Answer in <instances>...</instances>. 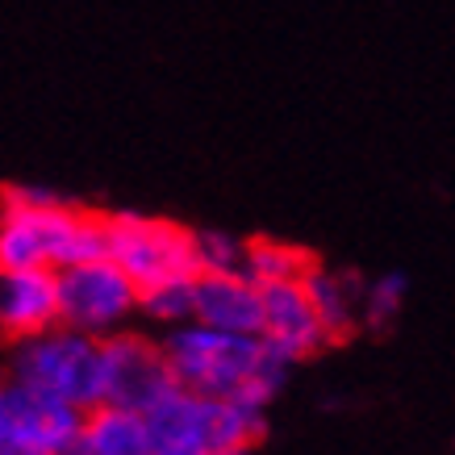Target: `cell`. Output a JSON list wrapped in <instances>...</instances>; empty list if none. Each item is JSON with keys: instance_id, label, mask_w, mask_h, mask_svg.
<instances>
[{"instance_id": "cell-15", "label": "cell", "mask_w": 455, "mask_h": 455, "mask_svg": "<svg viewBox=\"0 0 455 455\" xmlns=\"http://www.w3.org/2000/svg\"><path fill=\"white\" fill-rule=\"evenodd\" d=\"M193 289L196 280H167V284H155V289L142 292V309L155 317V322H164V326H184V322H193Z\"/></svg>"}, {"instance_id": "cell-7", "label": "cell", "mask_w": 455, "mask_h": 455, "mask_svg": "<svg viewBox=\"0 0 455 455\" xmlns=\"http://www.w3.org/2000/svg\"><path fill=\"white\" fill-rule=\"evenodd\" d=\"M167 388H176L164 347H151L139 334L105 339V405L125 410H151Z\"/></svg>"}, {"instance_id": "cell-9", "label": "cell", "mask_w": 455, "mask_h": 455, "mask_svg": "<svg viewBox=\"0 0 455 455\" xmlns=\"http://www.w3.org/2000/svg\"><path fill=\"white\" fill-rule=\"evenodd\" d=\"M193 322L226 334H259L263 289L247 272H201L193 289Z\"/></svg>"}, {"instance_id": "cell-6", "label": "cell", "mask_w": 455, "mask_h": 455, "mask_svg": "<svg viewBox=\"0 0 455 455\" xmlns=\"http://www.w3.org/2000/svg\"><path fill=\"white\" fill-rule=\"evenodd\" d=\"M142 289L125 276L122 267L100 255L88 263H71L59 272V305H63V326L84 334H109L125 317L139 309Z\"/></svg>"}, {"instance_id": "cell-2", "label": "cell", "mask_w": 455, "mask_h": 455, "mask_svg": "<svg viewBox=\"0 0 455 455\" xmlns=\"http://www.w3.org/2000/svg\"><path fill=\"white\" fill-rule=\"evenodd\" d=\"M105 218L71 209L46 188H9L0 209V272H63L105 255Z\"/></svg>"}, {"instance_id": "cell-17", "label": "cell", "mask_w": 455, "mask_h": 455, "mask_svg": "<svg viewBox=\"0 0 455 455\" xmlns=\"http://www.w3.org/2000/svg\"><path fill=\"white\" fill-rule=\"evenodd\" d=\"M196 259H201V272H243L247 243L221 235V230H201L196 235Z\"/></svg>"}, {"instance_id": "cell-14", "label": "cell", "mask_w": 455, "mask_h": 455, "mask_svg": "<svg viewBox=\"0 0 455 455\" xmlns=\"http://www.w3.org/2000/svg\"><path fill=\"white\" fill-rule=\"evenodd\" d=\"M243 272L259 289H267V284H284V280H305L314 272V263L305 259L297 247H289V243H247Z\"/></svg>"}, {"instance_id": "cell-5", "label": "cell", "mask_w": 455, "mask_h": 455, "mask_svg": "<svg viewBox=\"0 0 455 455\" xmlns=\"http://www.w3.org/2000/svg\"><path fill=\"white\" fill-rule=\"evenodd\" d=\"M105 255H109L125 276L142 292L167 280H196L201 259H196V235L176 221L142 218V213H117L105 218Z\"/></svg>"}, {"instance_id": "cell-18", "label": "cell", "mask_w": 455, "mask_h": 455, "mask_svg": "<svg viewBox=\"0 0 455 455\" xmlns=\"http://www.w3.org/2000/svg\"><path fill=\"white\" fill-rule=\"evenodd\" d=\"M13 439H17V414H13V385L4 380L0 385V455L13 451ZM17 455V451H13Z\"/></svg>"}, {"instance_id": "cell-13", "label": "cell", "mask_w": 455, "mask_h": 455, "mask_svg": "<svg viewBox=\"0 0 455 455\" xmlns=\"http://www.w3.org/2000/svg\"><path fill=\"white\" fill-rule=\"evenodd\" d=\"M305 284H309L317 317H322V326H326V339H343V334L355 331V322H363V317H359V284L355 280L314 267V272L305 276Z\"/></svg>"}, {"instance_id": "cell-19", "label": "cell", "mask_w": 455, "mask_h": 455, "mask_svg": "<svg viewBox=\"0 0 455 455\" xmlns=\"http://www.w3.org/2000/svg\"><path fill=\"white\" fill-rule=\"evenodd\" d=\"M9 455H13V451H9Z\"/></svg>"}, {"instance_id": "cell-16", "label": "cell", "mask_w": 455, "mask_h": 455, "mask_svg": "<svg viewBox=\"0 0 455 455\" xmlns=\"http://www.w3.org/2000/svg\"><path fill=\"white\" fill-rule=\"evenodd\" d=\"M405 305V280L401 276H376L359 284V317L368 326H388Z\"/></svg>"}, {"instance_id": "cell-4", "label": "cell", "mask_w": 455, "mask_h": 455, "mask_svg": "<svg viewBox=\"0 0 455 455\" xmlns=\"http://www.w3.org/2000/svg\"><path fill=\"white\" fill-rule=\"evenodd\" d=\"M9 380L92 414L105 405V339L71 326L21 339L9 363Z\"/></svg>"}, {"instance_id": "cell-3", "label": "cell", "mask_w": 455, "mask_h": 455, "mask_svg": "<svg viewBox=\"0 0 455 455\" xmlns=\"http://www.w3.org/2000/svg\"><path fill=\"white\" fill-rule=\"evenodd\" d=\"M155 455H221L251 451L263 435V405L235 397H205L193 388H167L147 410Z\"/></svg>"}, {"instance_id": "cell-12", "label": "cell", "mask_w": 455, "mask_h": 455, "mask_svg": "<svg viewBox=\"0 0 455 455\" xmlns=\"http://www.w3.org/2000/svg\"><path fill=\"white\" fill-rule=\"evenodd\" d=\"M76 455H155V435L142 410L97 405L84 418Z\"/></svg>"}, {"instance_id": "cell-8", "label": "cell", "mask_w": 455, "mask_h": 455, "mask_svg": "<svg viewBox=\"0 0 455 455\" xmlns=\"http://www.w3.org/2000/svg\"><path fill=\"white\" fill-rule=\"evenodd\" d=\"M13 414H17V439H13L17 455H76L84 418H88L68 401L42 397V393H29L21 385H13Z\"/></svg>"}, {"instance_id": "cell-10", "label": "cell", "mask_w": 455, "mask_h": 455, "mask_svg": "<svg viewBox=\"0 0 455 455\" xmlns=\"http://www.w3.org/2000/svg\"><path fill=\"white\" fill-rule=\"evenodd\" d=\"M63 326L59 305V272H0V331L9 339H34Z\"/></svg>"}, {"instance_id": "cell-1", "label": "cell", "mask_w": 455, "mask_h": 455, "mask_svg": "<svg viewBox=\"0 0 455 455\" xmlns=\"http://www.w3.org/2000/svg\"><path fill=\"white\" fill-rule=\"evenodd\" d=\"M164 359L180 388L205 397H235L267 405L289 380L292 359L259 334L209 331L201 322H184L164 339Z\"/></svg>"}, {"instance_id": "cell-11", "label": "cell", "mask_w": 455, "mask_h": 455, "mask_svg": "<svg viewBox=\"0 0 455 455\" xmlns=\"http://www.w3.org/2000/svg\"><path fill=\"white\" fill-rule=\"evenodd\" d=\"M259 339L284 351L289 359L309 355L326 343V326L317 317V305L309 297L305 280H284V284H267L263 289V326Z\"/></svg>"}]
</instances>
